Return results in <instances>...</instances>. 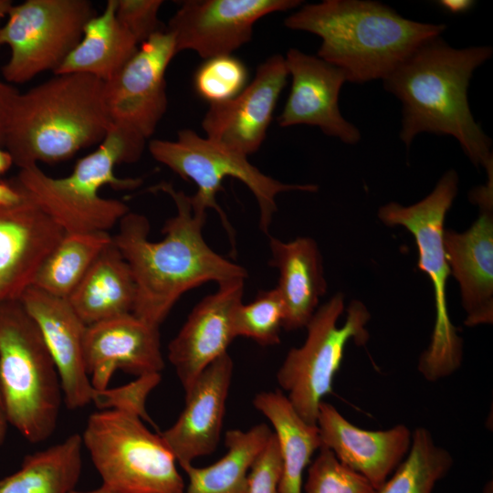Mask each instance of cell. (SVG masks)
I'll return each mask as SVG.
<instances>
[{
  "mask_svg": "<svg viewBox=\"0 0 493 493\" xmlns=\"http://www.w3.org/2000/svg\"><path fill=\"white\" fill-rule=\"evenodd\" d=\"M155 189L167 194L176 207L175 215L162 229L164 237L149 240L147 217L129 212L120 220L112 240L135 282L132 314L159 328L184 293L210 281L245 279L247 271L206 244L203 236L206 211L195 207L191 195L168 183Z\"/></svg>",
  "mask_w": 493,
  "mask_h": 493,
  "instance_id": "obj_1",
  "label": "cell"
},
{
  "mask_svg": "<svg viewBox=\"0 0 493 493\" xmlns=\"http://www.w3.org/2000/svg\"><path fill=\"white\" fill-rule=\"evenodd\" d=\"M491 47L456 48L441 36L419 46L383 82L402 104L400 139L409 147L421 132L454 137L476 167L493 166L489 137L476 122L467 89Z\"/></svg>",
  "mask_w": 493,
  "mask_h": 493,
  "instance_id": "obj_2",
  "label": "cell"
},
{
  "mask_svg": "<svg viewBox=\"0 0 493 493\" xmlns=\"http://www.w3.org/2000/svg\"><path fill=\"white\" fill-rule=\"evenodd\" d=\"M284 25L320 37L317 57L358 84L383 80L419 46L446 28L407 19L386 5L367 0L306 4Z\"/></svg>",
  "mask_w": 493,
  "mask_h": 493,
  "instance_id": "obj_3",
  "label": "cell"
},
{
  "mask_svg": "<svg viewBox=\"0 0 493 493\" xmlns=\"http://www.w3.org/2000/svg\"><path fill=\"white\" fill-rule=\"evenodd\" d=\"M104 81L85 74H59L17 95L4 146L20 169L56 163L100 143L111 123Z\"/></svg>",
  "mask_w": 493,
  "mask_h": 493,
  "instance_id": "obj_4",
  "label": "cell"
},
{
  "mask_svg": "<svg viewBox=\"0 0 493 493\" xmlns=\"http://www.w3.org/2000/svg\"><path fill=\"white\" fill-rule=\"evenodd\" d=\"M146 141L111 125L98 148L77 160L69 175L51 177L33 165L20 169L12 182L66 233L109 232L130 210L121 200L101 197L100 189L132 190L142 184L140 178L116 176L115 167L137 162Z\"/></svg>",
  "mask_w": 493,
  "mask_h": 493,
  "instance_id": "obj_5",
  "label": "cell"
},
{
  "mask_svg": "<svg viewBox=\"0 0 493 493\" xmlns=\"http://www.w3.org/2000/svg\"><path fill=\"white\" fill-rule=\"evenodd\" d=\"M0 384L9 425L30 443L48 439L63 401L59 377L19 299H0Z\"/></svg>",
  "mask_w": 493,
  "mask_h": 493,
  "instance_id": "obj_6",
  "label": "cell"
},
{
  "mask_svg": "<svg viewBox=\"0 0 493 493\" xmlns=\"http://www.w3.org/2000/svg\"><path fill=\"white\" fill-rule=\"evenodd\" d=\"M458 190V176L447 171L434 190L409 206L391 202L378 210L386 226L405 227L418 248V268L429 277L435 297V320L430 343L420 356L418 371L429 382L454 373L462 363L463 341L450 320L446 284L450 268L444 247V223Z\"/></svg>",
  "mask_w": 493,
  "mask_h": 493,
  "instance_id": "obj_7",
  "label": "cell"
},
{
  "mask_svg": "<svg viewBox=\"0 0 493 493\" xmlns=\"http://www.w3.org/2000/svg\"><path fill=\"white\" fill-rule=\"evenodd\" d=\"M81 440L107 491L184 493L174 456L138 414L118 409L95 412Z\"/></svg>",
  "mask_w": 493,
  "mask_h": 493,
  "instance_id": "obj_8",
  "label": "cell"
},
{
  "mask_svg": "<svg viewBox=\"0 0 493 493\" xmlns=\"http://www.w3.org/2000/svg\"><path fill=\"white\" fill-rule=\"evenodd\" d=\"M148 150L154 160L167 166L184 180L194 182L197 190L191 195L193 205L202 210L214 209L235 248V231L216 201L222 183L227 177L236 178L248 187L259 209V227L265 234L278 210L276 198L283 192H316L315 184H283L259 171L247 156L190 129L178 131L175 141L152 140Z\"/></svg>",
  "mask_w": 493,
  "mask_h": 493,
  "instance_id": "obj_9",
  "label": "cell"
},
{
  "mask_svg": "<svg viewBox=\"0 0 493 493\" xmlns=\"http://www.w3.org/2000/svg\"><path fill=\"white\" fill-rule=\"evenodd\" d=\"M344 309L341 293L319 307L307 324V338L299 348L288 351L277 372V381L288 393L287 398L308 424L317 425L319 406L332 393L333 379L343 360L346 345L352 341L364 345L369 340L366 328L371 314L360 300L347 308L344 324L338 320Z\"/></svg>",
  "mask_w": 493,
  "mask_h": 493,
  "instance_id": "obj_10",
  "label": "cell"
},
{
  "mask_svg": "<svg viewBox=\"0 0 493 493\" xmlns=\"http://www.w3.org/2000/svg\"><path fill=\"white\" fill-rule=\"evenodd\" d=\"M96 15L88 0H26L13 5L0 27V47L10 58L2 74L10 83H24L59 67L79 43Z\"/></svg>",
  "mask_w": 493,
  "mask_h": 493,
  "instance_id": "obj_11",
  "label": "cell"
},
{
  "mask_svg": "<svg viewBox=\"0 0 493 493\" xmlns=\"http://www.w3.org/2000/svg\"><path fill=\"white\" fill-rule=\"evenodd\" d=\"M167 30L140 44L135 54L104 82L103 100L111 125L148 140L167 110L165 73L176 55Z\"/></svg>",
  "mask_w": 493,
  "mask_h": 493,
  "instance_id": "obj_12",
  "label": "cell"
},
{
  "mask_svg": "<svg viewBox=\"0 0 493 493\" xmlns=\"http://www.w3.org/2000/svg\"><path fill=\"white\" fill-rule=\"evenodd\" d=\"M299 0H186L166 28L176 53L193 50L207 59L232 55L250 41L254 25L263 16L290 10Z\"/></svg>",
  "mask_w": 493,
  "mask_h": 493,
  "instance_id": "obj_13",
  "label": "cell"
},
{
  "mask_svg": "<svg viewBox=\"0 0 493 493\" xmlns=\"http://www.w3.org/2000/svg\"><path fill=\"white\" fill-rule=\"evenodd\" d=\"M486 184L473 188L469 200L479 215L465 232L445 229L446 259L459 284L468 327L493 322V167L487 170Z\"/></svg>",
  "mask_w": 493,
  "mask_h": 493,
  "instance_id": "obj_14",
  "label": "cell"
},
{
  "mask_svg": "<svg viewBox=\"0 0 493 493\" xmlns=\"http://www.w3.org/2000/svg\"><path fill=\"white\" fill-rule=\"evenodd\" d=\"M288 72L285 58L261 63L254 79L235 98L211 104L202 121L205 137L246 156L263 143Z\"/></svg>",
  "mask_w": 493,
  "mask_h": 493,
  "instance_id": "obj_15",
  "label": "cell"
},
{
  "mask_svg": "<svg viewBox=\"0 0 493 493\" xmlns=\"http://www.w3.org/2000/svg\"><path fill=\"white\" fill-rule=\"evenodd\" d=\"M284 58L292 83L278 117V125L282 128L300 124L317 126L324 134L344 143H358L359 129L343 118L339 109L340 91L347 81L344 72L297 48L288 49Z\"/></svg>",
  "mask_w": 493,
  "mask_h": 493,
  "instance_id": "obj_16",
  "label": "cell"
},
{
  "mask_svg": "<svg viewBox=\"0 0 493 493\" xmlns=\"http://www.w3.org/2000/svg\"><path fill=\"white\" fill-rule=\"evenodd\" d=\"M37 325L56 365L63 401L71 410L94 401L93 388L84 360L87 325L68 300L36 287L27 288L19 299Z\"/></svg>",
  "mask_w": 493,
  "mask_h": 493,
  "instance_id": "obj_17",
  "label": "cell"
},
{
  "mask_svg": "<svg viewBox=\"0 0 493 493\" xmlns=\"http://www.w3.org/2000/svg\"><path fill=\"white\" fill-rule=\"evenodd\" d=\"M244 281L236 278L218 284V289L204 298L170 341L168 360L186 392L201 372L226 353L236 337L234 317L242 303Z\"/></svg>",
  "mask_w": 493,
  "mask_h": 493,
  "instance_id": "obj_18",
  "label": "cell"
},
{
  "mask_svg": "<svg viewBox=\"0 0 493 493\" xmlns=\"http://www.w3.org/2000/svg\"><path fill=\"white\" fill-rule=\"evenodd\" d=\"M84 360L91 384L108 388L116 370L137 377L160 373L164 367L159 328L132 313L87 326Z\"/></svg>",
  "mask_w": 493,
  "mask_h": 493,
  "instance_id": "obj_19",
  "label": "cell"
},
{
  "mask_svg": "<svg viewBox=\"0 0 493 493\" xmlns=\"http://www.w3.org/2000/svg\"><path fill=\"white\" fill-rule=\"evenodd\" d=\"M65 234L24 194L20 202L0 208V299H20Z\"/></svg>",
  "mask_w": 493,
  "mask_h": 493,
  "instance_id": "obj_20",
  "label": "cell"
},
{
  "mask_svg": "<svg viewBox=\"0 0 493 493\" xmlns=\"http://www.w3.org/2000/svg\"><path fill=\"white\" fill-rule=\"evenodd\" d=\"M233 367L227 352L209 364L185 392L176 422L160 433L180 467L212 454L218 446Z\"/></svg>",
  "mask_w": 493,
  "mask_h": 493,
  "instance_id": "obj_21",
  "label": "cell"
},
{
  "mask_svg": "<svg viewBox=\"0 0 493 493\" xmlns=\"http://www.w3.org/2000/svg\"><path fill=\"white\" fill-rule=\"evenodd\" d=\"M317 426L321 446L331 450L376 490L404 459L412 443V431L405 425L378 431L362 429L324 401L319 406Z\"/></svg>",
  "mask_w": 493,
  "mask_h": 493,
  "instance_id": "obj_22",
  "label": "cell"
},
{
  "mask_svg": "<svg viewBox=\"0 0 493 493\" xmlns=\"http://www.w3.org/2000/svg\"><path fill=\"white\" fill-rule=\"evenodd\" d=\"M269 265L279 273L276 287L285 305L283 328L294 330L307 326L318 309L320 298L327 291L322 257L310 237L288 242L269 237Z\"/></svg>",
  "mask_w": 493,
  "mask_h": 493,
  "instance_id": "obj_23",
  "label": "cell"
},
{
  "mask_svg": "<svg viewBox=\"0 0 493 493\" xmlns=\"http://www.w3.org/2000/svg\"><path fill=\"white\" fill-rule=\"evenodd\" d=\"M135 294L131 268L112 240L67 299L89 326L132 313Z\"/></svg>",
  "mask_w": 493,
  "mask_h": 493,
  "instance_id": "obj_24",
  "label": "cell"
},
{
  "mask_svg": "<svg viewBox=\"0 0 493 493\" xmlns=\"http://www.w3.org/2000/svg\"><path fill=\"white\" fill-rule=\"evenodd\" d=\"M117 0H108L103 12L85 24L79 43L54 72L85 74L110 79L135 54L139 44L116 17Z\"/></svg>",
  "mask_w": 493,
  "mask_h": 493,
  "instance_id": "obj_25",
  "label": "cell"
},
{
  "mask_svg": "<svg viewBox=\"0 0 493 493\" xmlns=\"http://www.w3.org/2000/svg\"><path fill=\"white\" fill-rule=\"evenodd\" d=\"M253 404L274 428L282 462L279 493H303L304 470L321 446L317 425L305 422L278 390L257 393Z\"/></svg>",
  "mask_w": 493,
  "mask_h": 493,
  "instance_id": "obj_26",
  "label": "cell"
},
{
  "mask_svg": "<svg viewBox=\"0 0 493 493\" xmlns=\"http://www.w3.org/2000/svg\"><path fill=\"white\" fill-rule=\"evenodd\" d=\"M273 431L258 424L246 431L226 433V454L203 467L186 464L182 467L188 477L184 493H248L250 469L266 447Z\"/></svg>",
  "mask_w": 493,
  "mask_h": 493,
  "instance_id": "obj_27",
  "label": "cell"
},
{
  "mask_svg": "<svg viewBox=\"0 0 493 493\" xmlns=\"http://www.w3.org/2000/svg\"><path fill=\"white\" fill-rule=\"evenodd\" d=\"M83 445L81 435L27 455L15 473L0 478V493H71L79 483Z\"/></svg>",
  "mask_w": 493,
  "mask_h": 493,
  "instance_id": "obj_28",
  "label": "cell"
},
{
  "mask_svg": "<svg viewBox=\"0 0 493 493\" xmlns=\"http://www.w3.org/2000/svg\"><path fill=\"white\" fill-rule=\"evenodd\" d=\"M111 241L109 232L66 233L41 264L32 286L68 299Z\"/></svg>",
  "mask_w": 493,
  "mask_h": 493,
  "instance_id": "obj_29",
  "label": "cell"
},
{
  "mask_svg": "<svg viewBox=\"0 0 493 493\" xmlns=\"http://www.w3.org/2000/svg\"><path fill=\"white\" fill-rule=\"evenodd\" d=\"M453 463L452 455L435 443L431 432L417 427L408 454L376 493H433Z\"/></svg>",
  "mask_w": 493,
  "mask_h": 493,
  "instance_id": "obj_30",
  "label": "cell"
},
{
  "mask_svg": "<svg viewBox=\"0 0 493 493\" xmlns=\"http://www.w3.org/2000/svg\"><path fill=\"white\" fill-rule=\"evenodd\" d=\"M286 317L285 305L277 288L260 290L254 300L238 305L234 317L236 337H246L259 345L279 343Z\"/></svg>",
  "mask_w": 493,
  "mask_h": 493,
  "instance_id": "obj_31",
  "label": "cell"
},
{
  "mask_svg": "<svg viewBox=\"0 0 493 493\" xmlns=\"http://www.w3.org/2000/svg\"><path fill=\"white\" fill-rule=\"evenodd\" d=\"M247 69L232 55L205 59L194 77L196 93L211 104L235 98L246 86Z\"/></svg>",
  "mask_w": 493,
  "mask_h": 493,
  "instance_id": "obj_32",
  "label": "cell"
},
{
  "mask_svg": "<svg viewBox=\"0 0 493 493\" xmlns=\"http://www.w3.org/2000/svg\"><path fill=\"white\" fill-rule=\"evenodd\" d=\"M361 474L342 464L331 450L320 446L310 464L304 493H376Z\"/></svg>",
  "mask_w": 493,
  "mask_h": 493,
  "instance_id": "obj_33",
  "label": "cell"
},
{
  "mask_svg": "<svg viewBox=\"0 0 493 493\" xmlns=\"http://www.w3.org/2000/svg\"><path fill=\"white\" fill-rule=\"evenodd\" d=\"M160 380V373L138 377L136 381L129 384L97 391L93 402L101 410H123L136 414L146 421H151L145 410V401L149 393Z\"/></svg>",
  "mask_w": 493,
  "mask_h": 493,
  "instance_id": "obj_34",
  "label": "cell"
},
{
  "mask_svg": "<svg viewBox=\"0 0 493 493\" xmlns=\"http://www.w3.org/2000/svg\"><path fill=\"white\" fill-rule=\"evenodd\" d=\"M162 0H117L116 17L140 45L161 30L158 17Z\"/></svg>",
  "mask_w": 493,
  "mask_h": 493,
  "instance_id": "obj_35",
  "label": "cell"
},
{
  "mask_svg": "<svg viewBox=\"0 0 493 493\" xmlns=\"http://www.w3.org/2000/svg\"><path fill=\"white\" fill-rule=\"evenodd\" d=\"M281 473V456L273 432L263 452L250 469L248 493H279Z\"/></svg>",
  "mask_w": 493,
  "mask_h": 493,
  "instance_id": "obj_36",
  "label": "cell"
},
{
  "mask_svg": "<svg viewBox=\"0 0 493 493\" xmlns=\"http://www.w3.org/2000/svg\"><path fill=\"white\" fill-rule=\"evenodd\" d=\"M19 92L13 86L0 81V145L4 146L5 132L13 106Z\"/></svg>",
  "mask_w": 493,
  "mask_h": 493,
  "instance_id": "obj_37",
  "label": "cell"
},
{
  "mask_svg": "<svg viewBox=\"0 0 493 493\" xmlns=\"http://www.w3.org/2000/svg\"><path fill=\"white\" fill-rule=\"evenodd\" d=\"M22 198L23 194L12 182L6 183L0 180V208L15 205Z\"/></svg>",
  "mask_w": 493,
  "mask_h": 493,
  "instance_id": "obj_38",
  "label": "cell"
},
{
  "mask_svg": "<svg viewBox=\"0 0 493 493\" xmlns=\"http://www.w3.org/2000/svg\"><path fill=\"white\" fill-rule=\"evenodd\" d=\"M439 5L450 13L458 14L469 10L474 2L469 0H443L439 2Z\"/></svg>",
  "mask_w": 493,
  "mask_h": 493,
  "instance_id": "obj_39",
  "label": "cell"
},
{
  "mask_svg": "<svg viewBox=\"0 0 493 493\" xmlns=\"http://www.w3.org/2000/svg\"><path fill=\"white\" fill-rule=\"evenodd\" d=\"M9 425H10L8 422L6 408L0 384V446L4 444L5 440Z\"/></svg>",
  "mask_w": 493,
  "mask_h": 493,
  "instance_id": "obj_40",
  "label": "cell"
},
{
  "mask_svg": "<svg viewBox=\"0 0 493 493\" xmlns=\"http://www.w3.org/2000/svg\"><path fill=\"white\" fill-rule=\"evenodd\" d=\"M13 164L14 161L11 154L0 145V175L6 173Z\"/></svg>",
  "mask_w": 493,
  "mask_h": 493,
  "instance_id": "obj_41",
  "label": "cell"
},
{
  "mask_svg": "<svg viewBox=\"0 0 493 493\" xmlns=\"http://www.w3.org/2000/svg\"><path fill=\"white\" fill-rule=\"evenodd\" d=\"M13 5L10 0H0V27L2 20L7 16Z\"/></svg>",
  "mask_w": 493,
  "mask_h": 493,
  "instance_id": "obj_42",
  "label": "cell"
},
{
  "mask_svg": "<svg viewBox=\"0 0 493 493\" xmlns=\"http://www.w3.org/2000/svg\"><path fill=\"white\" fill-rule=\"evenodd\" d=\"M71 493H110V492H109L106 489H104L103 488L100 487L98 488L89 489V490H79V489L76 488Z\"/></svg>",
  "mask_w": 493,
  "mask_h": 493,
  "instance_id": "obj_43",
  "label": "cell"
}]
</instances>
